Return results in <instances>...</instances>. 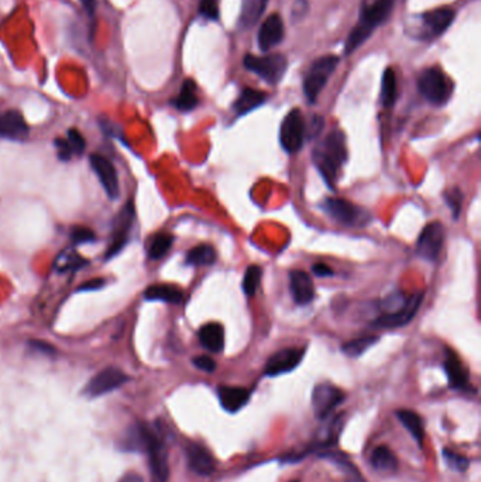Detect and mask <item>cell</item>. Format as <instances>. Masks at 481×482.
Returning <instances> with one entry per match:
<instances>
[{"mask_svg":"<svg viewBox=\"0 0 481 482\" xmlns=\"http://www.w3.org/2000/svg\"><path fill=\"white\" fill-rule=\"evenodd\" d=\"M312 160L326 184L333 189L336 186L340 170L347 160L346 139L343 132L337 129L332 130L312 153Z\"/></svg>","mask_w":481,"mask_h":482,"instance_id":"obj_1","label":"cell"},{"mask_svg":"<svg viewBox=\"0 0 481 482\" xmlns=\"http://www.w3.org/2000/svg\"><path fill=\"white\" fill-rule=\"evenodd\" d=\"M395 5V0H375L371 5L363 8L358 23L351 30L344 44V54L350 56L356 51L371 34L381 26L391 15Z\"/></svg>","mask_w":481,"mask_h":482,"instance_id":"obj_2","label":"cell"},{"mask_svg":"<svg viewBox=\"0 0 481 482\" xmlns=\"http://www.w3.org/2000/svg\"><path fill=\"white\" fill-rule=\"evenodd\" d=\"M418 89L420 95L435 106H443L447 103L453 94L450 80L436 67L426 68L419 75Z\"/></svg>","mask_w":481,"mask_h":482,"instance_id":"obj_3","label":"cell"},{"mask_svg":"<svg viewBox=\"0 0 481 482\" xmlns=\"http://www.w3.org/2000/svg\"><path fill=\"white\" fill-rule=\"evenodd\" d=\"M322 210L335 222L347 226V227H361L370 222V213L354 203L337 199L327 198L322 203Z\"/></svg>","mask_w":481,"mask_h":482,"instance_id":"obj_4","label":"cell"},{"mask_svg":"<svg viewBox=\"0 0 481 482\" xmlns=\"http://www.w3.org/2000/svg\"><path fill=\"white\" fill-rule=\"evenodd\" d=\"M339 64V58L335 56H326L318 58L305 75L304 92L309 103H315L322 89L326 87L330 75L335 72Z\"/></svg>","mask_w":481,"mask_h":482,"instance_id":"obj_5","label":"cell"},{"mask_svg":"<svg viewBox=\"0 0 481 482\" xmlns=\"http://www.w3.org/2000/svg\"><path fill=\"white\" fill-rule=\"evenodd\" d=\"M243 65L246 67V70L258 75L267 84L277 85L282 80L288 64L284 56L271 54L264 57L246 56L243 60Z\"/></svg>","mask_w":481,"mask_h":482,"instance_id":"obj_6","label":"cell"},{"mask_svg":"<svg viewBox=\"0 0 481 482\" xmlns=\"http://www.w3.org/2000/svg\"><path fill=\"white\" fill-rule=\"evenodd\" d=\"M416 36L420 40H432L443 34L454 19V12L450 8H440L426 12L416 18Z\"/></svg>","mask_w":481,"mask_h":482,"instance_id":"obj_7","label":"cell"},{"mask_svg":"<svg viewBox=\"0 0 481 482\" xmlns=\"http://www.w3.org/2000/svg\"><path fill=\"white\" fill-rule=\"evenodd\" d=\"M305 120L299 109L291 110L282 120L280 129V141L288 154H295L304 147L305 141Z\"/></svg>","mask_w":481,"mask_h":482,"instance_id":"obj_8","label":"cell"},{"mask_svg":"<svg viewBox=\"0 0 481 482\" xmlns=\"http://www.w3.org/2000/svg\"><path fill=\"white\" fill-rule=\"evenodd\" d=\"M149 458H150V469H151V481L153 482H167L170 475L168 467V454L161 437L154 433L147 426V437H146V448Z\"/></svg>","mask_w":481,"mask_h":482,"instance_id":"obj_9","label":"cell"},{"mask_svg":"<svg viewBox=\"0 0 481 482\" xmlns=\"http://www.w3.org/2000/svg\"><path fill=\"white\" fill-rule=\"evenodd\" d=\"M423 300V293H416L408 298L406 303L398 309L396 312L392 313H382L381 316H378L377 319H374V322L371 323L374 327H380V329H396V327H402L405 324H408L415 315L418 313L420 303Z\"/></svg>","mask_w":481,"mask_h":482,"instance_id":"obj_10","label":"cell"},{"mask_svg":"<svg viewBox=\"0 0 481 482\" xmlns=\"http://www.w3.org/2000/svg\"><path fill=\"white\" fill-rule=\"evenodd\" d=\"M444 243V227L439 222H432L426 224L418 239L416 253L425 260L435 261Z\"/></svg>","mask_w":481,"mask_h":482,"instance_id":"obj_11","label":"cell"},{"mask_svg":"<svg viewBox=\"0 0 481 482\" xmlns=\"http://www.w3.org/2000/svg\"><path fill=\"white\" fill-rule=\"evenodd\" d=\"M344 393L339 388L330 383H319L315 386L312 393V407L319 419L327 417L342 402Z\"/></svg>","mask_w":481,"mask_h":482,"instance_id":"obj_12","label":"cell"},{"mask_svg":"<svg viewBox=\"0 0 481 482\" xmlns=\"http://www.w3.org/2000/svg\"><path fill=\"white\" fill-rule=\"evenodd\" d=\"M127 379L129 378L123 371L115 367L105 368L88 382V385L85 386V395H88L89 398H98V396L106 395L118 389L119 386H122Z\"/></svg>","mask_w":481,"mask_h":482,"instance_id":"obj_13","label":"cell"},{"mask_svg":"<svg viewBox=\"0 0 481 482\" xmlns=\"http://www.w3.org/2000/svg\"><path fill=\"white\" fill-rule=\"evenodd\" d=\"M133 220H135V208H133V203L129 202L127 205H125V208L122 209V212L119 213L116 219L112 243L106 253V260H111L112 257H115L127 244Z\"/></svg>","mask_w":481,"mask_h":482,"instance_id":"obj_14","label":"cell"},{"mask_svg":"<svg viewBox=\"0 0 481 482\" xmlns=\"http://www.w3.org/2000/svg\"><path fill=\"white\" fill-rule=\"evenodd\" d=\"M89 161L108 196L111 199H116L119 196V178L115 165L101 154H92Z\"/></svg>","mask_w":481,"mask_h":482,"instance_id":"obj_15","label":"cell"},{"mask_svg":"<svg viewBox=\"0 0 481 482\" xmlns=\"http://www.w3.org/2000/svg\"><path fill=\"white\" fill-rule=\"evenodd\" d=\"M304 358V350L301 348H284L277 351L266 364V375L277 376L294 371Z\"/></svg>","mask_w":481,"mask_h":482,"instance_id":"obj_16","label":"cell"},{"mask_svg":"<svg viewBox=\"0 0 481 482\" xmlns=\"http://www.w3.org/2000/svg\"><path fill=\"white\" fill-rule=\"evenodd\" d=\"M189 468L198 475H212L216 469V461L213 455L201 444L189 441L185 447Z\"/></svg>","mask_w":481,"mask_h":482,"instance_id":"obj_17","label":"cell"},{"mask_svg":"<svg viewBox=\"0 0 481 482\" xmlns=\"http://www.w3.org/2000/svg\"><path fill=\"white\" fill-rule=\"evenodd\" d=\"M0 137L23 141L29 137V126L18 110L0 113Z\"/></svg>","mask_w":481,"mask_h":482,"instance_id":"obj_18","label":"cell"},{"mask_svg":"<svg viewBox=\"0 0 481 482\" xmlns=\"http://www.w3.org/2000/svg\"><path fill=\"white\" fill-rule=\"evenodd\" d=\"M284 22L280 15L274 13L267 18V20L261 25L258 32V47L263 53L270 51L275 46H278L284 39Z\"/></svg>","mask_w":481,"mask_h":482,"instance_id":"obj_19","label":"cell"},{"mask_svg":"<svg viewBox=\"0 0 481 482\" xmlns=\"http://www.w3.org/2000/svg\"><path fill=\"white\" fill-rule=\"evenodd\" d=\"M289 288L295 303L309 305L315 298V286L311 277L301 269H292L289 272Z\"/></svg>","mask_w":481,"mask_h":482,"instance_id":"obj_20","label":"cell"},{"mask_svg":"<svg viewBox=\"0 0 481 482\" xmlns=\"http://www.w3.org/2000/svg\"><path fill=\"white\" fill-rule=\"evenodd\" d=\"M218 395L222 407L229 413L239 412L250 399V391L240 386H220Z\"/></svg>","mask_w":481,"mask_h":482,"instance_id":"obj_21","label":"cell"},{"mask_svg":"<svg viewBox=\"0 0 481 482\" xmlns=\"http://www.w3.org/2000/svg\"><path fill=\"white\" fill-rule=\"evenodd\" d=\"M444 371L447 374L450 386L454 389H464L468 386V374L460 358L450 350H446Z\"/></svg>","mask_w":481,"mask_h":482,"instance_id":"obj_22","label":"cell"},{"mask_svg":"<svg viewBox=\"0 0 481 482\" xmlns=\"http://www.w3.org/2000/svg\"><path fill=\"white\" fill-rule=\"evenodd\" d=\"M199 341L201 344L211 353H220L225 347V331L223 326L219 323H206L204 324L199 331Z\"/></svg>","mask_w":481,"mask_h":482,"instance_id":"obj_23","label":"cell"},{"mask_svg":"<svg viewBox=\"0 0 481 482\" xmlns=\"http://www.w3.org/2000/svg\"><path fill=\"white\" fill-rule=\"evenodd\" d=\"M144 298L147 300H157V302H165V303H182L184 300V292L174 286V285H151L146 289Z\"/></svg>","mask_w":481,"mask_h":482,"instance_id":"obj_24","label":"cell"},{"mask_svg":"<svg viewBox=\"0 0 481 482\" xmlns=\"http://www.w3.org/2000/svg\"><path fill=\"white\" fill-rule=\"evenodd\" d=\"M266 99H267V96L264 92H260V91H256L251 88H246L242 91L240 96L235 102L233 109L239 116H243V115H247L251 110L257 109L258 106H261L266 102Z\"/></svg>","mask_w":481,"mask_h":482,"instance_id":"obj_25","label":"cell"},{"mask_svg":"<svg viewBox=\"0 0 481 482\" xmlns=\"http://www.w3.org/2000/svg\"><path fill=\"white\" fill-rule=\"evenodd\" d=\"M268 0H243L242 12L239 18L240 27L250 29L253 27L258 19L263 16Z\"/></svg>","mask_w":481,"mask_h":482,"instance_id":"obj_26","label":"cell"},{"mask_svg":"<svg viewBox=\"0 0 481 482\" xmlns=\"http://www.w3.org/2000/svg\"><path fill=\"white\" fill-rule=\"evenodd\" d=\"M323 457L330 459L333 464L339 467V469L343 472L346 478V482H366V479L357 469V467L351 462V459L347 455L337 451H329V452H325Z\"/></svg>","mask_w":481,"mask_h":482,"instance_id":"obj_27","label":"cell"},{"mask_svg":"<svg viewBox=\"0 0 481 482\" xmlns=\"http://www.w3.org/2000/svg\"><path fill=\"white\" fill-rule=\"evenodd\" d=\"M371 465L380 472L394 474L398 468V459L387 445H380L371 454Z\"/></svg>","mask_w":481,"mask_h":482,"instance_id":"obj_28","label":"cell"},{"mask_svg":"<svg viewBox=\"0 0 481 482\" xmlns=\"http://www.w3.org/2000/svg\"><path fill=\"white\" fill-rule=\"evenodd\" d=\"M199 103L196 95V84L192 80H187L180 91V95L174 101V106L181 112H191Z\"/></svg>","mask_w":481,"mask_h":482,"instance_id":"obj_29","label":"cell"},{"mask_svg":"<svg viewBox=\"0 0 481 482\" xmlns=\"http://www.w3.org/2000/svg\"><path fill=\"white\" fill-rule=\"evenodd\" d=\"M396 417L405 426V429L411 433V436L419 444H422L423 437H425V430H423V423H422V419L419 417V414L412 412V410L402 409V410L396 412Z\"/></svg>","mask_w":481,"mask_h":482,"instance_id":"obj_30","label":"cell"},{"mask_svg":"<svg viewBox=\"0 0 481 482\" xmlns=\"http://www.w3.org/2000/svg\"><path fill=\"white\" fill-rule=\"evenodd\" d=\"M398 95L396 75L392 68H387L381 82V103L384 108H392Z\"/></svg>","mask_w":481,"mask_h":482,"instance_id":"obj_31","label":"cell"},{"mask_svg":"<svg viewBox=\"0 0 481 482\" xmlns=\"http://www.w3.org/2000/svg\"><path fill=\"white\" fill-rule=\"evenodd\" d=\"M218 260L216 250L209 244H199L188 251L187 264L189 265H212Z\"/></svg>","mask_w":481,"mask_h":482,"instance_id":"obj_32","label":"cell"},{"mask_svg":"<svg viewBox=\"0 0 481 482\" xmlns=\"http://www.w3.org/2000/svg\"><path fill=\"white\" fill-rule=\"evenodd\" d=\"M174 243V237L168 233H158L157 236H154V239L150 243L149 247V255L151 260H160L163 258L168 250L171 248Z\"/></svg>","mask_w":481,"mask_h":482,"instance_id":"obj_33","label":"cell"},{"mask_svg":"<svg viewBox=\"0 0 481 482\" xmlns=\"http://www.w3.org/2000/svg\"><path fill=\"white\" fill-rule=\"evenodd\" d=\"M261 277H263V268L260 265H250L247 267L246 272H244V278H243V292L251 298L256 295V292L258 291L260 282H261Z\"/></svg>","mask_w":481,"mask_h":482,"instance_id":"obj_34","label":"cell"},{"mask_svg":"<svg viewBox=\"0 0 481 482\" xmlns=\"http://www.w3.org/2000/svg\"><path fill=\"white\" fill-rule=\"evenodd\" d=\"M378 341V336H366L356 340H351L342 345V351L349 357H360L364 351H367L371 345Z\"/></svg>","mask_w":481,"mask_h":482,"instance_id":"obj_35","label":"cell"},{"mask_svg":"<svg viewBox=\"0 0 481 482\" xmlns=\"http://www.w3.org/2000/svg\"><path fill=\"white\" fill-rule=\"evenodd\" d=\"M88 261L81 257L78 253L75 251H64L60 258L57 260V269L60 272H67V271H77L80 268H82L84 265H87Z\"/></svg>","mask_w":481,"mask_h":482,"instance_id":"obj_36","label":"cell"},{"mask_svg":"<svg viewBox=\"0 0 481 482\" xmlns=\"http://www.w3.org/2000/svg\"><path fill=\"white\" fill-rule=\"evenodd\" d=\"M443 458H444L446 464H447L451 469H454V471H457V472H464V471L468 468V459H467L464 455H461V454H458V452H454V451H451V450L444 448V450H443Z\"/></svg>","mask_w":481,"mask_h":482,"instance_id":"obj_37","label":"cell"},{"mask_svg":"<svg viewBox=\"0 0 481 482\" xmlns=\"http://www.w3.org/2000/svg\"><path fill=\"white\" fill-rule=\"evenodd\" d=\"M444 201L447 206L451 210V215L454 220H457L460 212H461V203H463V194L458 188H451L444 194Z\"/></svg>","mask_w":481,"mask_h":482,"instance_id":"obj_38","label":"cell"},{"mask_svg":"<svg viewBox=\"0 0 481 482\" xmlns=\"http://www.w3.org/2000/svg\"><path fill=\"white\" fill-rule=\"evenodd\" d=\"M199 15L206 20H218L219 19L218 0H199Z\"/></svg>","mask_w":481,"mask_h":482,"instance_id":"obj_39","label":"cell"},{"mask_svg":"<svg viewBox=\"0 0 481 482\" xmlns=\"http://www.w3.org/2000/svg\"><path fill=\"white\" fill-rule=\"evenodd\" d=\"M67 141H68L73 153L77 154V156L82 154L85 151V148H87V141H85L84 136L78 130H75V129H70L68 130Z\"/></svg>","mask_w":481,"mask_h":482,"instance_id":"obj_40","label":"cell"},{"mask_svg":"<svg viewBox=\"0 0 481 482\" xmlns=\"http://www.w3.org/2000/svg\"><path fill=\"white\" fill-rule=\"evenodd\" d=\"M96 236L95 233L88 229V227H74L71 232V240L75 244H85V243H92L95 241Z\"/></svg>","mask_w":481,"mask_h":482,"instance_id":"obj_41","label":"cell"},{"mask_svg":"<svg viewBox=\"0 0 481 482\" xmlns=\"http://www.w3.org/2000/svg\"><path fill=\"white\" fill-rule=\"evenodd\" d=\"M194 365L201 369V371H205V372H213L216 369V362L215 360H212L211 357L208 355H199V357H195L192 360Z\"/></svg>","mask_w":481,"mask_h":482,"instance_id":"obj_42","label":"cell"},{"mask_svg":"<svg viewBox=\"0 0 481 482\" xmlns=\"http://www.w3.org/2000/svg\"><path fill=\"white\" fill-rule=\"evenodd\" d=\"M56 146H57V148H58V157H60V160H63V161L71 160V157L74 156V153H73V150H71V147H70V144H68L67 140L57 139V140H56Z\"/></svg>","mask_w":481,"mask_h":482,"instance_id":"obj_43","label":"cell"},{"mask_svg":"<svg viewBox=\"0 0 481 482\" xmlns=\"http://www.w3.org/2000/svg\"><path fill=\"white\" fill-rule=\"evenodd\" d=\"M105 285V281L101 279V278H96V279H92V281H88L85 284H82L78 289V292H91V291H96V289H101L102 286Z\"/></svg>","mask_w":481,"mask_h":482,"instance_id":"obj_44","label":"cell"},{"mask_svg":"<svg viewBox=\"0 0 481 482\" xmlns=\"http://www.w3.org/2000/svg\"><path fill=\"white\" fill-rule=\"evenodd\" d=\"M312 272L316 275V277H332L333 275V271L330 267H327L326 264H315L312 267Z\"/></svg>","mask_w":481,"mask_h":482,"instance_id":"obj_45","label":"cell"},{"mask_svg":"<svg viewBox=\"0 0 481 482\" xmlns=\"http://www.w3.org/2000/svg\"><path fill=\"white\" fill-rule=\"evenodd\" d=\"M30 345L35 348V350H39V351H43L44 354H54L56 350L51 344L49 343H44V341H30Z\"/></svg>","mask_w":481,"mask_h":482,"instance_id":"obj_46","label":"cell"},{"mask_svg":"<svg viewBox=\"0 0 481 482\" xmlns=\"http://www.w3.org/2000/svg\"><path fill=\"white\" fill-rule=\"evenodd\" d=\"M119 482H144V481H143V478L139 474L130 472V474H126Z\"/></svg>","mask_w":481,"mask_h":482,"instance_id":"obj_47","label":"cell"},{"mask_svg":"<svg viewBox=\"0 0 481 482\" xmlns=\"http://www.w3.org/2000/svg\"><path fill=\"white\" fill-rule=\"evenodd\" d=\"M82 6L85 8V11L88 13H94L95 12V6H96V0H81Z\"/></svg>","mask_w":481,"mask_h":482,"instance_id":"obj_48","label":"cell"},{"mask_svg":"<svg viewBox=\"0 0 481 482\" xmlns=\"http://www.w3.org/2000/svg\"><path fill=\"white\" fill-rule=\"evenodd\" d=\"M292 482H298V481H292Z\"/></svg>","mask_w":481,"mask_h":482,"instance_id":"obj_49","label":"cell"}]
</instances>
